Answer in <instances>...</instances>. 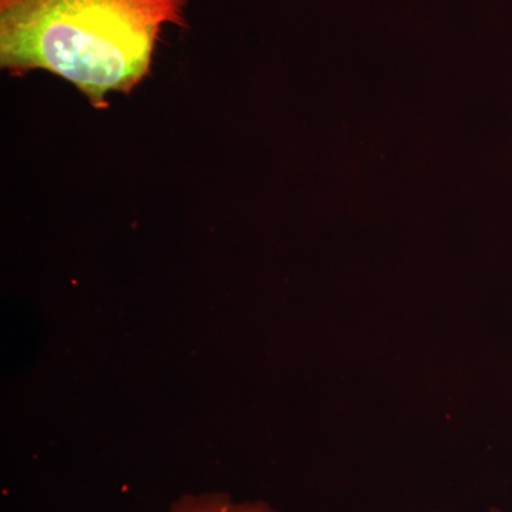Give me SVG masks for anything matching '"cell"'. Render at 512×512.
Listing matches in <instances>:
<instances>
[{
    "label": "cell",
    "instance_id": "3",
    "mask_svg": "<svg viewBox=\"0 0 512 512\" xmlns=\"http://www.w3.org/2000/svg\"><path fill=\"white\" fill-rule=\"evenodd\" d=\"M434 512H439V511H434ZM491 512H503V511H500V510H493Z\"/></svg>",
    "mask_w": 512,
    "mask_h": 512
},
{
    "label": "cell",
    "instance_id": "2",
    "mask_svg": "<svg viewBox=\"0 0 512 512\" xmlns=\"http://www.w3.org/2000/svg\"><path fill=\"white\" fill-rule=\"evenodd\" d=\"M167 512H279L265 503H237L225 495H190Z\"/></svg>",
    "mask_w": 512,
    "mask_h": 512
},
{
    "label": "cell",
    "instance_id": "1",
    "mask_svg": "<svg viewBox=\"0 0 512 512\" xmlns=\"http://www.w3.org/2000/svg\"><path fill=\"white\" fill-rule=\"evenodd\" d=\"M190 0H0V67L42 70L72 84L94 109L130 94L153 70L170 28H183Z\"/></svg>",
    "mask_w": 512,
    "mask_h": 512
}]
</instances>
